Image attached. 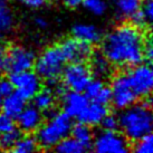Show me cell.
I'll return each instance as SVG.
<instances>
[{"instance_id": "obj_18", "label": "cell", "mask_w": 153, "mask_h": 153, "mask_svg": "<svg viewBox=\"0 0 153 153\" xmlns=\"http://www.w3.org/2000/svg\"><path fill=\"white\" fill-rule=\"evenodd\" d=\"M143 0H113L116 13L120 18H130L141 8Z\"/></svg>"}, {"instance_id": "obj_4", "label": "cell", "mask_w": 153, "mask_h": 153, "mask_svg": "<svg viewBox=\"0 0 153 153\" xmlns=\"http://www.w3.org/2000/svg\"><path fill=\"white\" fill-rule=\"evenodd\" d=\"M64 55L58 46H51L35 59V71L40 78L46 82L57 81L65 67Z\"/></svg>"}, {"instance_id": "obj_24", "label": "cell", "mask_w": 153, "mask_h": 153, "mask_svg": "<svg viewBox=\"0 0 153 153\" xmlns=\"http://www.w3.org/2000/svg\"><path fill=\"white\" fill-rule=\"evenodd\" d=\"M85 9L95 16H102L107 10V0H83Z\"/></svg>"}, {"instance_id": "obj_12", "label": "cell", "mask_w": 153, "mask_h": 153, "mask_svg": "<svg viewBox=\"0 0 153 153\" xmlns=\"http://www.w3.org/2000/svg\"><path fill=\"white\" fill-rule=\"evenodd\" d=\"M63 97V108L68 116L78 119L88 105V97L83 92L69 91L62 94Z\"/></svg>"}, {"instance_id": "obj_17", "label": "cell", "mask_w": 153, "mask_h": 153, "mask_svg": "<svg viewBox=\"0 0 153 153\" xmlns=\"http://www.w3.org/2000/svg\"><path fill=\"white\" fill-rule=\"evenodd\" d=\"M91 59V72L98 78H105L108 77L112 73V64L108 59L104 56L102 51L101 53H95L92 54L89 57Z\"/></svg>"}, {"instance_id": "obj_15", "label": "cell", "mask_w": 153, "mask_h": 153, "mask_svg": "<svg viewBox=\"0 0 153 153\" xmlns=\"http://www.w3.org/2000/svg\"><path fill=\"white\" fill-rule=\"evenodd\" d=\"M106 114H108L106 105L100 104L97 102L91 103V104L88 103V105L86 106L78 120L83 123L88 124L89 126H96L101 124L102 120Z\"/></svg>"}, {"instance_id": "obj_26", "label": "cell", "mask_w": 153, "mask_h": 153, "mask_svg": "<svg viewBox=\"0 0 153 153\" xmlns=\"http://www.w3.org/2000/svg\"><path fill=\"white\" fill-rule=\"evenodd\" d=\"M105 84L103 83V81L101 78H96V79H91L88 82V84L86 85L85 91L86 92V96L91 100H95L97 97V95L101 93V91L104 88Z\"/></svg>"}, {"instance_id": "obj_20", "label": "cell", "mask_w": 153, "mask_h": 153, "mask_svg": "<svg viewBox=\"0 0 153 153\" xmlns=\"http://www.w3.org/2000/svg\"><path fill=\"white\" fill-rule=\"evenodd\" d=\"M54 149L57 152L60 153H83L87 151L89 148H87L86 145L81 143L79 141H77L75 137L73 136H66L63 140H60L57 145Z\"/></svg>"}, {"instance_id": "obj_10", "label": "cell", "mask_w": 153, "mask_h": 153, "mask_svg": "<svg viewBox=\"0 0 153 153\" xmlns=\"http://www.w3.org/2000/svg\"><path fill=\"white\" fill-rule=\"evenodd\" d=\"M8 71L11 73L24 72L31 69L35 64V53L29 48L15 45L7 51Z\"/></svg>"}, {"instance_id": "obj_27", "label": "cell", "mask_w": 153, "mask_h": 153, "mask_svg": "<svg viewBox=\"0 0 153 153\" xmlns=\"http://www.w3.org/2000/svg\"><path fill=\"white\" fill-rule=\"evenodd\" d=\"M136 143L134 145V152L136 153H152L153 150V141L152 135H148L141 137L140 140L135 141Z\"/></svg>"}, {"instance_id": "obj_35", "label": "cell", "mask_w": 153, "mask_h": 153, "mask_svg": "<svg viewBox=\"0 0 153 153\" xmlns=\"http://www.w3.org/2000/svg\"><path fill=\"white\" fill-rule=\"evenodd\" d=\"M143 54H144V59H146L148 62H151V60H152V58H153V43H152L151 36H149L148 38H145Z\"/></svg>"}, {"instance_id": "obj_6", "label": "cell", "mask_w": 153, "mask_h": 153, "mask_svg": "<svg viewBox=\"0 0 153 153\" xmlns=\"http://www.w3.org/2000/svg\"><path fill=\"white\" fill-rule=\"evenodd\" d=\"M133 92L137 97L149 96L153 87V72L150 64H140L133 66L128 73H125Z\"/></svg>"}, {"instance_id": "obj_38", "label": "cell", "mask_w": 153, "mask_h": 153, "mask_svg": "<svg viewBox=\"0 0 153 153\" xmlns=\"http://www.w3.org/2000/svg\"><path fill=\"white\" fill-rule=\"evenodd\" d=\"M35 24H36V26H37L38 28H40V29H45L47 26H48V22H47V20L44 17L35 18Z\"/></svg>"}, {"instance_id": "obj_1", "label": "cell", "mask_w": 153, "mask_h": 153, "mask_svg": "<svg viewBox=\"0 0 153 153\" xmlns=\"http://www.w3.org/2000/svg\"><path fill=\"white\" fill-rule=\"evenodd\" d=\"M145 36L132 24H123L112 29L103 39L102 53L112 66L133 67L144 60Z\"/></svg>"}, {"instance_id": "obj_11", "label": "cell", "mask_w": 153, "mask_h": 153, "mask_svg": "<svg viewBox=\"0 0 153 153\" xmlns=\"http://www.w3.org/2000/svg\"><path fill=\"white\" fill-rule=\"evenodd\" d=\"M59 49L65 59L71 63H84L93 54L92 46L89 44L81 42L76 38H66L60 43Z\"/></svg>"}, {"instance_id": "obj_23", "label": "cell", "mask_w": 153, "mask_h": 153, "mask_svg": "<svg viewBox=\"0 0 153 153\" xmlns=\"http://www.w3.org/2000/svg\"><path fill=\"white\" fill-rule=\"evenodd\" d=\"M38 143L36 141V137L31 135L20 136L16 142L15 146L13 148V151L16 153H33L37 151Z\"/></svg>"}, {"instance_id": "obj_36", "label": "cell", "mask_w": 153, "mask_h": 153, "mask_svg": "<svg viewBox=\"0 0 153 153\" xmlns=\"http://www.w3.org/2000/svg\"><path fill=\"white\" fill-rule=\"evenodd\" d=\"M8 71V58H7V49L4 44L0 43V72Z\"/></svg>"}, {"instance_id": "obj_30", "label": "cell", "mask_w": 153, "mask_h": 153, "mask_svg": "<svg viewBox=\"0 0 153 153\" xmlns=\"http://www.w3.org/2000/svg\"><path fill=\"white\" fill-rule=\"evenodd\" d=\"M20 4L30 9H38L49 4L53 0H16Z\"/></svg>"}, {"instance_id": "obj_37", "label": "cell", "mask_w": 153, "mask_h": 153, "mask_svg": "<svg viewBox=\"0 0 153 153\" xmlns=\"http://www.w3.org/2000/svg\"><path fill=\"white\" fill-rule=\"evenodd\" d=\"M60 1L67 8H77L83 4V0H60Z\"/></svg>"}, {"instance_id": "obj_29", "label": "cell", "mask_w": 153, "mask_h": 153, "mask_svg": "<svg viewBox=\"0 0 153 153\" xmlns=\"http://www.w3.org/2000/svg\"><path fill=\"white\" fill-rule=\"evenodd\" d=\"M102 126L104 130L107 131H116L119 128V119L114 116V115L106 114L104 116V119L102 120Z\"/></svg>"}, {"instance_id": "obj_8", "label": "cell", "mask_w": 153, "mask_h": 153, "mask_svg": "<svg viewBox=\"0 0 153 153\" xmlns=\"http://www.w3.org/2000/svg\"><path fill=\"white\" fill-rule=\"evenodd\" d=\"M63 83L69 91L84 92L92 79V72L84 63H72L63 69Z\"/></svg>"}, {"instance_id": "obj_3", "label": "cell", "mask_w": 153, "mask_h": 153, "mask_svg": "<svg viewBox=\"0 0 153 153\" xmlns=\"http://www.w3.org/2000/svg\"><path fill=\"white\" fill-rule=\"evenodd\" d=\"M47 114L48 120L44 124H40L36 131V141L38 146L49 150L54 149L60 140L71 134L73 121L65 112L58 113L54 108L47 111Z\"/></svg>"}, {"instance_id": "obj_28", "label": "cell", "mask_w": 153, "mask_h": 153, "mask_svg": "<svg viewBox=\"0 0 153 153\" xmlns=\"http://www.w3.org/2000/svg\"><path fill=\"white\" fill-rule=\"evenodd\" d=\"M15 128L13 119L4 113H0V134H4Z\"/></svg>"}, {"instance_id": "obj_39", "label": "cell", "mask_w": 153, "mask_h": 153, "mask_svg": "<svg viewBox=\"0 0 153 153\" xmlns=\"http://www.w3.org/2000/svg\"><path fill=\"white\" fill-rule=\"evenodd\" d=\"M2 96H0V110H1V105H2Z\"/></svg>"}, {"instance_id": "obj_22", "label": "cell", "mask_w": 153, "mask_h": 153, "mask_svg": "<svg viewBox=\"0 0 153 153\" xmlns=\"http://www.w3.org/2000/svg\"><path fill=\"white\" fill-rule=\"evenodd\" d=\"M71 134H72L73 137H75L77 141H79L81 143L86 145L87 148L92 146L94 134L88 124L81 122V123L76 124V125H73Z\"/></svg>"}, {"instance_id": "obj_2", "label": "cell", "mask_w": 153, "mask_h": 153, "mask_svg": "<svg viewBox=\"0 0 153 153\" xmlns=\"http://www.w3.org/2000/svg\"><path fill=\"white\" fill-rule=\"evenodd\" d=\"M119 128L123 135L131 141H137L141 137L151 134L153 115L151 107L144 104H132L131 106L121 110L119 115Z\"/></svg>"}, {"instance_id": "obj_7", "label": "cell", "mask_w": 153, "mask_h": 153, "mask_svg": "<svg viewBox=\"0 0 153 153\" xmlns=\"http://www.w3.org/2000/svg\"><path fill=\"white\" fill-rule=\"evenodd\" d=\"M110 88L111 93H112L111 102L113 103L116 110H124L136 102L137 96L133 92V89L128 83L126 74L116 75L112 79V85Z\"/></svg>"}, {"instance_id": "obj_25", "label": "cell", "mask_w": 153, "mask_h": 153, "mask_svg": "<svg viewBox=\"0 0 153 153\" xmlns=\"http://www.w3.org/2000/svg\"><path fill=\"white\" fill-rule=\"evenodd\" d=\"M0 149L1 150H13L18 139L22 136L20 132L13 128L11 131L0 134Z\"/></svg>"}, {"instance_id": "obj_32", "label": "cell", "mask_w": 153, "mask_h": 153, "mask_svg": "<svg viewBox=\"0 0 153 153\" xmlns=\"http://www.w3.org/2000/svg\"><path fill=\"white\" fill-rule=\"evenodd\" d=\"M112 100V93H111V88L107 86H104V88L101 91V93L97 95V97L94 100V102H97L103 105H107Z\"/></svg>"}, {"instance_id": "obj_9", "label": "cell", "mask_w": 153, "mask_h": 153, "mask_svg": "<svg viewBox=\"0 0 153 153\" xmlns=\"http://www.w3.org/2000/svg\"><path fill=\"white\" fill-rule=\"evenodd\" d=\"M9 79L13 83V88H16V92L26 101L33 100V97L42 88L40 77L36 74V72H31L30 69L13 73Z\"/></svg>"}, {"instance_id": "obj_13", "label": "cell", "mask_w": 153, "mask_h": 153, "mask_svg": "<svg viewBox=\"0 0 153 153\" xmlns=\"http://www.w3.org/2000/svg\"><path fill=\"white\" fill-rule=\"evenodd\" d=\"M16 119L19 128L26 133L36 132L40 124L43 123L42 111H39L36 106H25Z\"/></svg>"}, {"instance_id": "obj_34", "label": "cell", "mask_w": 153, "mask_h": 153, "mask_svg": "<svg viewBox=\"0 0 153 153\" xmlns=\"http://www.w3.org/2000/svg\"><path fill=\"white\" fill-rule=\"evenodd\" d=\"M140 10L142 13L148 19V22H152V16H153V0H143L142 4H141Z\"/></svg>"}, {"instance_id": "obj_14", "label": "cell", "mask_w": 153, "mask_h": 153, "mask_svg": "<svg viewBox=\"0 0 153 153\" xmlns=\"http://www.w3.org/2000/svg\"><path fill=\"white\" fill-rule=\"evenodd\" d=\"M72 35L74 38L89 45L97 44L102 39V33L95 25L79 22L73 26Z\"/></svg>"}, {"instance_id": "obj_19", "label": "cell", "mask_w": 153, "mask_h": 153, "mask_svg": "<svg viewBox=\"0 0 153 153\" xmlns=\"http://www.w3.org/2000/svg\"><path fill=\"white\" fill-rule=\"evenodd\" d=\"M15 25V17L8 0H0V33H9Z\"/></svg>"}, {"instance_id": "obj_5", "label": "cell", "mask_w": 153, "mask_h": 153, "mask_svg": "<svg viewBox=\"0 0 153 153\" xmlns=\"http://www.w3.org/2000/svg\"><path fill=\"white\" fill-rule=\"evenodd\" d=\"M92 144L98 153H126L130 150L128 139L116 131L100 132L93 137Z\"/></svg>"}, {"instance_id": "obj_16", "label": "cell", "mask_w": 153, "mask_h": 153, "mask_svg": "<svg viewBox=\"0 0 153 153\" xmlns=\"http://www.w3.org/2000/svg\"><path fill=\"white\" fill-rule=\"evenodd\" d=\"M26 106V100L22 98L18 93H11L2 98V105L1 110L4 114L16 119L19 113L22 112Z\"/></svg>"}, {"instance_id": "obj_31", "label": "cell", "mask_w": 153, "mask_h": 153, "mask_svg": "<svg viewBox=\"0 0 153 153\" xmlns=\"http://www.w3.org/2000/svg\"><path fill=\"white\" fill-rule=\"evenodd\" d=\"M130 19H131V22H132V25H134L135 27L140 28V29L145 28V27L148 26V24H150V22H148V19L145 18L144 15L142 13L141 10L136 11L134 15H132L131 17H130Z\"/></svg>"}, {"instance_id": "obj_33", "label": "cell", "mask_w": 153, "mask_h": 153, "mask_svg": "<svg viewBox=\"0 0 153 153\" xmlns=\"http://www.w3.org/2000/svg\"><path fill=\"white\" fill-rule=\"evenodd\" d=\"M13 93V85L8 78H0V96H7L9 94Z\"/></svg>"}, {"instance_id": "obj_21", "label": "cell", "mask_w": 153, "mask_h": 153, "mask_svg": "<svg viewBox=\"0 0 153 153\" xmlns=\"http://www.w3.org/2000/svg\"><path fill=\"white\" fill-rule=\"evenodd\" d=\"M34 106H36L39 111H47L51 110L55 104V94L51 88L40 89L38 93L35 95L34 97Z\"/></svg>"}]
</instances>
